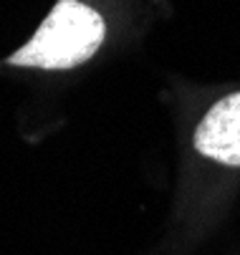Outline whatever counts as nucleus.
I'll return each instance as SVG.
<instances>
[{
    "label": "nucleus",
    "instance_id": "1",
    "mask_svg": "<svg viewBox=\"0 0 240 255\" xmlns=\"http://www.w3.org/2000/svg\"><path fill=\"white\" fill-rule=\"evenodd\" d=\"M104 18L79 0H58L33 38L8 58L10 66L61 71L86 63L104 43Z\"/></svg>",
    "mask_w": 240,
    "mask_h": 255
},
{
    "label": "nucleus",
    "instance_id": "2",
    "mask_svg": "<svg viewBox=\"0 0 240 255\" xmlns=\"http://www.w3.org/2000/svg\"><path fill=\"white\" fill-rule=\"evenodd\" d=\"M195 149L228 167H240V91L220 99L195 131Z\"/></svg>",
    "mask_w": 240,
    "mask_h": 255
}]
</instances>
